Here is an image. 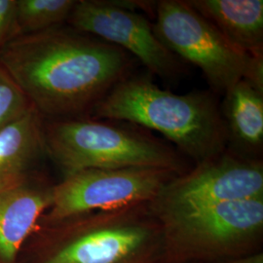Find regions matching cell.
I'll return each instance as SVG.
<instances>
[{
  "instance_id": "obj_11",
  "label": "cell",
  "mask_w": 263,
  "mask_h": 263,
  "mask_svg": "<svg viewBox=\"0 0 263 263\" xmlns=\"http://www.w3.org/2000/svg\"><path fill=\"white\" fill-rule=\"evenodd\" d=\"M236 47L263 57L262 0H187Z\"/></svg>"
},
{
  "instance_id": "obj_12",
  "label": "cell",
  "mask_w": 263,
  "mask_h": 263,
  "mask_svg": "<svg viewBox=\"0 0 263 263\" xmlns=\"http://www.w3.org/2000/svg\"><path fill=\"white\" fill-rule=\"evenodd\" d=\"M44 149V130L31 106L0 131V191L24 183L25 173Z\"/></svg>"
},
{
  "instance_id": "obj_15",
  "label": "cell",
  "mask_w": 263,
  "mask_h": 263,
  "mask_svg": "<svg viewBox=\"0 0 263 263\" xmlns=\"http://www.w3.org/2000/svg\"><path fill=\"white\" fill-rule=\"evenodd\" d=\"M31 106L18 85L0 66V131Z\"/></svg>"
},
{
  "instance_id": "obj_4",
  "label": "cell",
  "mask_w": 263,
  "mask_h": 263,
  "mask_svg": "<svg viewBox=\"0 0 263 263\" xmlns=\"http://www.w3.org/2000/svg\"><path fill=\"white\" fill-rule=\"evenodd\" d=\"M45 149L65 177L87 169L156 168L186 172L181 155L144 132L111 122L66 119L44 130Z\"/></svg>"
},
{
  "instance_id": "obj_2",
  "label": "cell",
  "mask_w": 263,
  "mask_h": 263,
  "mask_svg": "<svg viewBox=\"0 0 263 263\" xmlns=\"http://www.w3.org/2000/svg\"><path fill=\"white\" fill-rule=\"evenodd\" d=\"M95 119L123 121L159 132L199 164L226 151L228 134L213 95L174 94L149 76L124 78L97 104Z\"/></svg>"
},
{
  "instance_id": "obj_3",
  "label": "cell",
  "mask_w": 263,
  "mask_h": 263,
  "mask_svg": "<svg viewBox=\"0 0 263 263\" xmlns=\"http://www.w3.org/2000/svg\"><path fill=\"white\" fill-rule=\"evenodd\" d=\"M153 214L162 232L160 263H213L259 252L263 198Z\"/></svg>"
},
{
  "instance_id": "obj_13",
  "label": "cell",
  "mask_w": 263,
  "mask_h": 263,
  "mask_svg": "<svg viewBox=\"0 0 263 263\" xmlns=\"http://www.w3.org/2000/svg\"><path fill=\"white\" fill-rule=\"evenodd\" d=\"M221 113L228 141L248 153H258L263 144V90L242 79L226 93Z\"/></svg>"
},
{
  "instance_id": "obj_9",
  "label": "cell",
  "mask_w": 263,
  "mask_h": 263,
  "mask_svg": "<svg viewBox=\"0 0 263 263\" xmlns=\"http://www.w3.org/2000/svg\"><path fill=\"white\" fill-rule=\"evenodd\" d=\"M68 22L76 30L122 49L162 79L174 80L184 73L185 64L164 44L154 25L121 2L76 1Z\"/></svg>"
},
{
  "instance_id": "obj_1",
  "label": "cell",
  "mask_w": 263,
  "mask_h": 263,
  "mask_svg": "<svg viewBox=\"0 0 263 263\" xmlns=\"http://www.w3.org/2000/svg\"><path fill=\"white\" fill-rule=\"evenodd\" d=\"M134 63L113 44L59 27L13 38L0 50V66L29 104L53 117L93 111Z\"/></svg>"
},
{
  "instance_id": "obj_10",
  "label": "cell",
  "mask_w": 263,
  "mask_h": 263,
  "mask_svg": "<svg viewBox=\"0 0 263 263\" xmlns=\"http://www.w3.org/2000/svg\"><path fill=\"white\" fill-rule=\"evenodd\" d=\"M52 187L19 184L0 191V259L13 262L51 206Z\"/></svg>"
},
{
  "instance_id": "obj_5",
  "label": "cell",
  "mask_w": 263,
  "mask_h": 263,
  "mask_svg": "<svg viewBox=\"0 0 263 263\" xmlns=\"http://www.w3.org/2000/svg\"><path fill=\"white\" fill-rule=\"evenodd\" d=\"M60 226L42 263H160L162 232L149 204L97 212Z\"/></svg>"
},
{
  "instance_id": "obj_16",
  "label": "cell",
  "mask_w": 263,
  "mask_h": 263,
  "mask_svg": "<svg viewBox=\"0 0 263 263\" xmlns=\"http://www.w3.org/2000/svg\"><path fill=\"white\" fill-rule=\"evenodd\" d=\"M15 5V0H0V50L4 46L9 30L13 27Z\"/></svg>"
},
{
  "instance_id": "obj_8",
  "label": "cell",
  "mask_w": 263,
  "mask_h": 263,
  "mask_svg": "<svg viewBox=\"0 0 263 263\" xmlns=\"http://www.w3.org/2000/svg\"><path fill=\"white\" fill-rule=\"evenodd\" d=\"M256 198H263L262 162L224 151L175 177L149 205L162 213Z\"/></svg>"
},
{
  "instance_id": "obj_7",
  "label": "cell",
  "mask_w": 263,
  "mask_h": 263,
  "mask_svg": "<svg viewBox=\"0 0 263 263\" xmlns=\"http://www.w3.org/2000/svg\"><path fill=\"white\" fill-rule=\"evenodd\" d=\"M156 168L87 169L65 177L52 187L50 223L97 212H110L151 204L175 177Z\"/></svg>"
},
{
  "instance_id": "obj_17",
  "label": "cell",
  "mask_w": 263,
  "mask_h": 263,
  "mask_svg": "<svg viewBox=\"0 0 263 263\" xmlns=\"http://www.w3.org/2000/svg\"><path fill=\"white\" fill-rule=\"evenodd\" d=\"M213 263H263V254L261 252H256L253 254L226 258Z\"/></svg>"
},
{
  "instance_id": "obj_6",
  "label": "cell",
  "mask_w": 263,
  "mask_h": 263,
  "mask_svg": "<svg viewBox=\"0 0 263 263\" xmlns=\"http://www.w3.org/2000/svg\"><path fill=\"white\" fill-rule=\"evenodd\" d=\"M155 13L160 39L183 63L199 67L215 91L226 94L242 79L263 90V57L236 47L187 0H161Z\"/></svg>"
},
{
  "instance_id": "obj_14",
  "label": "cell",
  "mask_w": 263,
  "mask_h": 263,
  "mask_svg": "<svg viewBox=\"0 0 263 263\" xmlns=\"http://www.w3.org/2000/svg\"><path fill=\"white\" fill-rule=\"evenodd\" d=\"M76 4L74 0L16 1L12 29L26 35L55 28L68 20Z\"/></svg>"
}]
</instances>
